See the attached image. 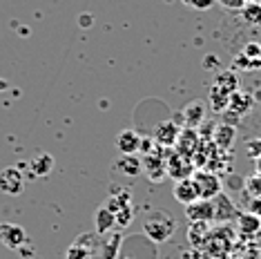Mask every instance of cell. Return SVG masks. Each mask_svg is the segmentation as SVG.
<instances>
[{
  "label": "cell",
  "mask_w": 261,
  "mask_h": 259,
  "mask_svg": "<svg viewBox=\"0 0 261 259\" xmlns=\"http://www.w3.org/2000/svg\"><path fill=\"white\" fill-rule=\"evenodd\" d=\"M174 228H176L174 217L168 215L165 210H154L143 221V232L154 244H165V241H170V237L174 235Z\"/></svg>",
  "instance_id": "obj_1"
},
{
  "label": "cell",
  "mask_w": 261,
  "mask_h": 259,
  "mask_svg": "<svg viewBox=\"0 0 261 259\" xmlns=\"http://www.w3.org/2000/svg\"><path fill=\"white\" fill-rule=\"evenodd\" d=\"M237 76L232 72H223L219 74L215 79V83L210 87V96H207V101H210V108L215 112H221L228 108V101L230 96L237 92Z\"/></svg>",
  "instance_id": "obj_2"
},
{
  "label": "cell",
  "mask_w": 261,
  "mask_h": 259,
  "mask_svg": "<svg viewBox=\"0 0 261 259\" xmlns=\"http://www.w3.org/2000/svg\"><path fill=\"white\" fill-rule=\"evenodd\" d=\"M192 181H194V186H197V190H199V199H207V201H212V199H217L219 194H221V181H219V176L215 172L199 170V172L192 176Z\"/></svg>",
  "instance_id": "obj_3"
},
{
  "label": "cell",
  "mask_w": 261,
  "mask_h": 259,
  "mask_svg": "<svg viewBox=\"0 0 261 259\" xmlns=\"http://www.w3.org/2000/svg\"><path fill=\"white\" fill-rule=\"evenodd\" d=\"M163 148H154V152H150V154H145L143 159H141V168H143V172L147 174V179L154 181V184H159L161 179H165V157L168 154H161Z\"/></svg>",
  "instance_id": "obj_4"
},
{
  "label": "cell",
  "mask_w": 261,
  "mask_h": 259,
  "mask_svg": "<svg viewBox=\"0 0 261 259\" xmlns=\"http://www.w3.org/2000/svg\"><path fill=\"white\" fill-rule=\"evenodd\" d=\"M192 161H190L188 157H181L176 154V152H168V157H165V174L172 176L174 181L179 179H188L190 174H192Z\"/></svg>",
  "instance_id": "obj_5"
},
{
  "label": "cell",
  "mask_w": 261,
  "mask_h": 259,
  "mask_svg": "<svg viewBox=\"0 0 261 259\" xmlns=\"http://www.w3.org/2000/svg\"><path fill=\"white\" fill-rule=\"evenodd\" d=\"M25 190V176H22L20 168H5L0 172V192L9 194V197H16Z\"/></svg>",
  "instance_id": "obj_6"
},
{
  "label": "cell",
  "mask_w": 261,
  "mask_h": 259,
  "mask_svg": "<svg viewBox=\"0 0 261 259\" xmlns=\"http://www.w3.org/2000/svg\"><path fill=\"white\" fill-rule=\"evenodd\" d=\"M174 148H176V150H174L176 154L192 159V157H194V152L199 150V134H197V130H192V127H183L181 132H179V139H176Z\"/></svg>",
  "instance_id": "obj_7"
},
{
  "label": "cell",
  "mask_w": 261,
  "mask_h": 259,
  "mask_svg": "<svg viewBox=\"0 0 261 259\" xmlns=\"http://www.w3.org/2000/svg\"><path fill=\"white\" fill-rule=\"evenodd\" d=\"M179 132H181V127L174 121H163L154 130V141H156V145H163V148H174Z\"/></svg>",
  "instance_id": "obj_8"
},
{
  "label": "cell",
  "mask_w": 261,
  "mask_h": 259,
  "mask_svg": "<svg viewBox=\"0 0 261 259\" xmlns=\"http://www.w3.org/2000/svg\"><path fill=\"white\" fill-rule=\"evenodd\" d=\"M186 213L190 221H210L215 219V201H207V199H197L194 203L186 205Z\"/></svg>",
  "instance_id": "obj_9"
},
{
  "label": "cell",
  "mask_w": 261,
  "mask_h": 259,
  "mask_svg": "<svg viewBox=\"0 0 261 259\" xmlns=\"http://www.w3.org/2000/svg\"><path fill=\"white\" fill-rule=\"evenodd\" d=\"M114 170L118 174L127 176V179H134V176L143 174V168H141V159L136 154H121L114 163Z\"/></svg>",
  "instance_id": "obj_10"
},
{
  "label": "cell",
  "mask_w": 261,
  "mask_h": 259,
  "mask_svg": "<svg viewBox=\"0 0 261 259\" xmlns=\"http://www.w3.org/2000/svg\"><path fill=\"white\" fill-rule=\"evenodd\" d=\"M0 241H3L7 248H18L27 241V235L20 226H11V223H5L0 226Z\"/></svg>",
  "instance_id": "obj_11"
},
{
  "label": "cell",
  "mask_w": 261,
  "mask_h": 259,
  "mask_svg": "<svg viewBox=\"0 0 261 259\" xmlns=\"http://www.w3.org/2000/svg\"><path fill=\"white\" fill-rule=\"evenodd\" d=\"M174 197H176V201L183 203V205L194 203L199 199V190H197V186H194V181L190 179V176H188V179H179V181H176Z\"/></svg>",
  "instance_id": "obj_12"
},
{
  "label": "cell",
  "mask_w": 261,
  "mask_h": 259,
  "mask_svg": "<svg viewBox=\"0 0 261 259\" xmlns=\"http://www.w3.org/2000/svg\"><path fill=\"white\" fill-rule=\"evenodd\" d=\"M51 170H54V157L47 154V152H38V154H34L32 161H29V172L34 176H38V179L51 174Z\"/></svg>",
  "instance_id": "obj_13"
},
{
  "label": "cell",
  "mask_w": 261,
  "mask_h": 259,
  "mask_svg": "<svg viewBox=\"0 0 261 259\" xmlns=\"http://www.w3.org/2000/svg\"><path fill=\"white\" fill-rule=\"evenodd\" d=\"M141 145V137L134 132V130H123L116 137V148L121 154H136Z\"/></svg>",
  "instance_id": "obj_14"
},
{
  "label": "cell",
  "mask_w": 261,
  "mask_h": 259,
  "mask_svg": "<svg viewBox=\"0 0 261 259\" xmlns=\"http://www.w3.org/2000/svg\"><path fill=\"white\" fill-rule=\"evenodd\" d=\"M92 257V246H90V239L83 237V239H76L69 250L65 252V259H90Z\"/></svg>",
  "instance_id": "obj_15"
},
{
  "label": "cell",
  "mask_w": 261,
  "mask_h": 259,
  "mask_svg": "<svg viewBox=\"0 0 261 259\" xmlns=\"http://www.w3.org/2000/svg\"><path fill=\"white\" fill-rule=\"evenodd\" d=\"M205 105L203 101H194V103H190L188 108H186V121H188V127H199L201 125V121H203V116H205Z\"/></svg>",
  "instance_id": "obj_16"
},
{
  "label": "cell",
  "mask_w": 261,
  "mask_h": 259,
  "mask_svg": "<svg viewBox=\"0 0 261 259\" xmlns=\"http://www.w3.org/2000/svg\"><path fill=\"white\" fill-rule=\"evenodd\" d=\"M234 141V127L230 125H219L215 130V145L219 150H230Z\"/></svg>",
  "instance_id": "obj_17"
},
{
  "label": "cell",
  "mask_w": 261,
  "mask_h": 259,
  "mask_svg": "<svg viewBox=\"0 0 261 259\" xmlns=\"http://www.w3.org/2000/svg\"><path fill=\"white\" fill-rule=\"evenodd\" d=\"M228 108L232 112H237V114H246V112L252 108V98L248 96V94L234 92L232 96H230V101H228Z\"/></svg>",
  "instance_id": "obj_18"
},
{
  "label": "cell",
  "mask_w": 261,
  "mask_h": 259,
  "mask_svg": "<svg viewBox=\"0 0 261 259\" xmlns=\"http://www.w3.org/2000/svg\"><path fill=\"white\" fill-rule=\"evenodd\" d=\"M114 226H116V223H114V215H112L108 208L96 210V232L98 235H108Z\"/></svg>",
  "instance_id": "obj_19"
},
{
  "label": "cell",
  "mask_w": 261,
  "mask_h": 259,
  "mask_svg": "<svg viewBox=\"0 0 261 259\" xmlns=\"http://www.w3.org/2000/svg\"><path fill=\"white\" fill-rule=\"evenodd\" d=\"M129 221H132V205H125V208H121L118 213H114V223L118 228L129 226Z\"/></svg>",
  "instance_id": "obj_20"
},
{
  "label": "cell",
  "mask_w": 261,
  "mask_h": 259,
  "mask_svg": "<svg viewBox=\"0 0 261 259\" xmlns=\"http://www.w3.org/2000/svg\"><path fill=\"white\" fill-rule=\"evenodd\" d=\"M257 228H259V219L254 215H243L241 217V230L257 232Z\"/></svg>",
  "instance_id": "obj_21"
},
{
  "label": "cell",
  "mask_w": 261,
  "mask_h": 259,
  "mask_svg": "<svg viewBox=\"0 0 261 259\" xmlns=\"http://www.w3.org/2000/svg\"><path fill=\"white\" fill-rule=\"evenodd\" d=\"M219 3L225 5V7H230V9H243L248 0H219Z\"/></svg>",
  "instance_id": "obj_22"
},
{
  "label": "cell",
  "mask_w": 261,
  "mask_h": 259,
  "mask_svg": "<svg viewBox=\"0 0 261 259\" xmlns=\"http://www.w3.org/2000/svg\"><path fill=\"white\" fill-rule=\"evenodd\" d=\"M186 3H190L192 7H197V9H207V7H212V0H186Z\"/></svg>",
  "instance_id": "obj_23"
},
{
  "label": "cell",
  "mask_w": 261,
  "mask_h": 259,
  "mask_svg": "<svg viewBox=\"0 0 261 259\" xmlns=\"http://www.w3.org/2000/svg\"><path fill=\"white\" fill-rule=\"evenodd\" d=\"M248 190L252 192V197H259V179H257V176L248 179Z\"/></svg>",
  "instance_id": "obj_24"
},
{
  "label": "cell",
  "mask_w": 261,
  "mask_h": 259,
  "mask_svg": "<svg viewBox=\"0 0 261 259\" xmlns=\"http://www.w3.org/2000/svg\"><path fill=\"white\" fill-rule=\"evenodd\" d=\"M118 259H129V257H118Z\"/></svg>",
  "instance_id": "obj_25"
}]
</instances>
